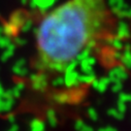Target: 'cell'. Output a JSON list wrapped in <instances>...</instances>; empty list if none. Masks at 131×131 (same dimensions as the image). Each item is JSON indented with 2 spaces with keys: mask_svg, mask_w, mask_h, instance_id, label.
Masks as SVG:
<instances>
[{
  "mask_svg": "<svg viewBox=\"0 0 131 131\" xmlns=\"http://www.w3.org/2000/svg\"><path fill=\"white\" fill-rule=\"evenodd\" d=\"M118 18L108 0H66L40 22L36 33L39 63L61 72L86 52L111 40Z\"/></svg>",
  "mask_w": 131,
  "mask_h": 131,
  "instance_id": "1",
  "label": "cell"
}]
</instances>
